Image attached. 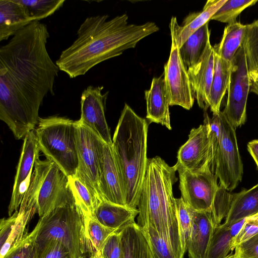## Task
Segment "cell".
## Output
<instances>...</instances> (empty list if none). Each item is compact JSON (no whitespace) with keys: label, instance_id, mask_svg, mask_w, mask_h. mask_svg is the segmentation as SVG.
Returning a JSON list of instances; mask_svg holds the SVG:
<instances>
[{"label":"cell","instance_id":"cell-18","mask_svg":"<svg viewBox=\"0 0 258 258\" xmlns=\"http://www.w3.org/2000/svg\"><path fill=\"white\" fill-rule=\"evenodd\" d=\"M146 101V118L171 130L169 107L170 98L164 75L153 78L149 90L145 91Z\"/></svg>","mask_w":258,"mask_h":258},{"label":"cell","instance_id":"cell-17","mask_svg":"<svg viewBox=\"0 0 258 258\" xmlns=\"http://www.w3.org/2000/svg\"><path fill=\"white\" fill-rule=\"evenodd\" d=\"M99 186L103 201L126 207L112 145L105 143L103 146Z\"/></svg>","mask_w":258,"mask_h":258},{"label":"cell","instance_id":"cell-39","mask_svg":"<svg viewBox=\"0 0 258 258\" xmlns=\"http://www.w3.org/2000/svg\"><path fill=\"white\" fill-rule=\"evenodd\" d=\"M100 252L103 258H121L122 242L120 231L113 233L108 237Z\"/></svg>","mask_w":258,"mask_h":258},{"label":"cell","instance_id":"cell-24","mask_svg":"<svg viewBox=\"0 0 258 258\" xmlns=\"http://www.w3.org/2000/svg\"><path fill=\"white\" fill-rule=\"evenodd\" d=\"M258 212V183L232 195L230 210L222 224L225 226Z\"/></svg>","mask_w":258,"mask_h":258},{"label":"cell","instance_id":"cell-40","mask_svg":"<svg viewBox=\"0 0 258 258\" xmlns=\"http://www.w3.org/2000/svg\"><path fill=\"white\" fill-rule=\"evenodd\" d=\"M38 258L74 257L61 243L56 240H51L39 251Z\"/></svg>","mask_w":258,"mask_h":258},{"label":"cell","instance_id":"cell-45","mask_svg":"<svg viewBox=\"0 0 258 258\" xmlns=\"http://www.w3.org/2000/svg\"><path fill=\"white\" fill-rule=\"evenodd\" d=\"M88 254V255H84L82 258H103L100 251Z\"/></svg>","mask_w":258,"mask_h":258},{"label":"cell","instance_id":"cell-35","mask_svg":"<svg viewBox=\"0 0 258 258\" xmlns=\"http://www.w3.org/2000/svg\"><path fill=\"white\" fill-rule=\"evenodd\" d=\"M141 229L148 243L153 258H178L168 242L153 228L146 226Z\"/></svg>","mask_w":258,"mask_h":258},{"label":"cell","instance_id":"cell-28","mask_svg":"<svg viewBox=\"0 0 258 258\" xmlns=\"http://www.w3.org/2000/svg\"><path fill=\"white\" fill-rule=\"evenodd\" d=\"M246 28L247 25L238 22L228 24L220 42L213 47L215 52L223 59L231 62L243 43Z\"/></svg>","mask_w":258,"mask_h":258},{"label":"cell","instance_id":"cell-29","mask_svg":"<svg viewBox=\"0 0 258 258\" xmlns=\"http://www.w3.org/2000/svg\"><path fill=\"white\" fill-rule=\"evenodd\" d=\"M68 178L75 204L81 212L83 219L94 217L95 211L100 203L76 176H70Z\"/></svg>","mask_w":258,"mask_h":258},{"label":"cell","instance_id":"cell-43","mask_svg":"<svg viewBox=\"0 0 258 258\" xmlns=\"http://www.w3.org/2000/svg\"><path fill=\"white\" fill-rule=\"evenodd\" d=\"M245 221V218L242 219L236 222H235L228 227L230 233L234 238L238 234L241 229Z\"/></svg>","mask_w":258,"mask_h":258},{"label":"cell","instance_id":"cell-44","mask_svg":"<svg viewBox=\"0 0 258 258\" xmlns=\"http://www.w3.org/2000/svg\"><path fill=\"white\" fill-rule=\"evenodd\" d=\"M250 91L258 95V78L251 81Z\"/></svg>","mask_w":258,"mask_h":258},{"label":"cell","instance_id":"cell-36","mask_svg":"<svg viewBox=\"0 0 258 258\" xmlns=\"http://www.w3.org/2000/svg\"><path fill=\"white\" fill-rule=\"evenodd\" d=\"M39 228V223L38 222L33 231L11 248L3 258H38L36 237Z\"/></svg>","mask_w":258,"mask_h":258},{"label":"cell","instance_id":"cell-13","mask_svg":"<svg viewBox=\"0 0 258 258\" xmlns=\"http://www.w3.org/2000/svg\"><path fill=\"white\" fill-rule=\"evenodd\" d=\"M171 37V46L167 62L164 65V77L170 98V106L178 105L189 110L195 98L187 72L181 58L179 47Z\"/></svg>","mask_w":258,"mask_h":258},{"label":"cell","instance_id":"cell-9","mask_svg":"<svg viewBox=\"0 0 258 258\" xmlns=\"http://www.w3.org/2000/svg\"><path fill=\"white\" fill-rule=\"evenodd\" d=\"M36 237L39 252L50 241L56 240L69 250L74 258L87 253L84 219L76 204L57 207L40 218Z\"/></svg>","mask_w":258,"mask_h":258},{"label":"cell","instance_id":"cell-38","mask_svg":"<svg viewBox=\"0 0 258 258\" xmlns=\"http://www.w3.org/2000/svg\"><path fill=\"white\" fill-rule=\"evenodd\" d=\"M258 233V212L245 218L244 224L238 234L233 239L232 245L235 247L248 240Z\"/></svg>","mask_w":258,"mask_h":258},{"label":"cell","instance_id":"cell-14","mask_svg":"<svg viewBox=\"0 0 258 258\" xmlns=\"http://www.w3.org/2000/svg\"><path fill=\"white\" fill-rule=\"evenodd\" d=\"M103 86H89L81 97V124L92 131L106 144L112 145L110 130L105 116V103L108 92L103 94Z\"/></svg>","mask_w":258,"mask_h":258},{"label":"cell","instance_id":"cell-8","mask_svg":"<svg viewBox=\"0 0 258 258\" xmlns=\"http://www.w3.org/2000/svg\"><path fill=\"white\" fill-rule=\"evenodd\" d=\"M35 130L38 148L68 177L76 176L78 168L77 121L53 116L40 118Z\"/></svg>","mask_w":258,"mask_h":258},{"label":"cell","instance_id":"cell-12","mask_svg":"<svg viewBox=\"0 0 258 258\" xmlns=\"http://www.w3.org/2000/svg\"><path fill=\"white\" fill-rule=\"evenodd\" d=\"M177 159L175 165L194 173L211 168L212 145L206 122L190 131L187 141L178 151Z\"/></svg>","mask_w":258,"mask_h":258},{"label":"cell","instance_id":"cell-30","mask_svg":"<svg viewBox=\"0 0 258 258\" xmlns=\"http://www.w3.org/2000/svg\"><path fill=\"white\" fill-rule=\"evenodd\" d=\"M87 253L100 251L108 237L119 231L107 228L95 218L84 219Z\"/></svg>","mask_w":258,"mask_h":258},{"label":"cell","instance_id":"cell-5","mask_svg":"<svg viewBox=\"0 0 258 258\" xmlns=\"http://www.w3.org/2000/svg\"><path fill=\"white\" fill-rule=\"evenodd\" d=\"M29 186L20 207L33 210L40 218L54 209L75 204L68 177L52 161L35 160Z\"/></svg>","mask_w":258,"mask_h":258},{"label":"cell","instance_id":"cell-37","mask_svg":"<svg viewBox=\"0 0 258 258\" xmlns=\"http://www.w3.org/2000/svg\"><path fill=\"white\" fill-rule=\"evenodd\" d=\"M177 217L182 249L185 253L186 245L191 228L192 210L184 203L181 198L176 199Z\"/></svg>","mask_w":258,"mask_h":258},{"label":"cell","instance_id":"cell-1","mask_svg":"<svg viewBox=\"0 0 258 258\" xmlns=\"http://www.w3.org/2000/svg\"><path fill=\"white\" fill-rule=\"evenodd\" d=\"M47 26L33 21L0 48V119L17 139L35 130L44 97L54 95L59 68L46 48Z\"/></svg>","mask_w":258,"mask_h":258},{"label":"cell","instance_id":"cell-11","mask_svg":"<svg viewBox=\"0 0 258 258\" xmlns=\"http://www.w3.org/2000/svg\"><path fill=\"white\" fill-rule=\"evenodd\" d=\"M244 43L238 50L231 63L227 98L223 114L235 127L243 124L246 118V104L250 90Z\"/></svg>","mask_w":258,"mask_h":258},{"label":"cell","instance_id":"cell-41","mask_svg":"<svg viewBox=\"0 0 258 258\" xmlns=\"http://www.w3.org/2000/svg\"><path fill=\"white\" fill-rule=\"evenodd\" d=\"M234 249L233 258H258V233Z\"/></svg>","mask_w":258,"mask_h":258},{"label":"cell","instance_id":"cell-21","mask_svg":"<svg viewBox=\"0 0 258 258\" xmlns=\"http://www.w3.org/2000/svg\"><path fill=\"white\" fill-rule=\"evenodd\" d=\"M35 212L20 207L8 218H3L0 224L1 258L18 244L28 234L26 226Z\"/></svg>","mask_w":258,"mask_h":258},{"label":"cell","instance_id":"cell-2","mask_svg":"<svg viewBox=\"0 0 258 258\" xmlns=\"http://www.w3.org/2000/svg\"><path fill=\"white\" fill-rule=\"evenodd\" d=\"M107 15L88 17L78 29L77 37L63 50L55 63L70 78L86 74L99 63L133 48L142 39L157 32L152 22L128 24L124 14L108 20Z\"/></svg>","mask_w":258,"mask_h":258},{"label":"cell","instance_id":"cell-25","mask_svg":"<svg viewBox=\"0 0 258 258\" xmlns=\"http://www.w3.org/2000/svg\"><path fill=\"white\" fill-rule=\"evenodd\" d=\"M231 62L215 52L214 75L209 97V104L213 114L220 113L222 100L228 89Z\"/></svg>","mask_w":258,"mask_h":258},{"label":"cell","instance_id":"cell-31","mask_svg":"<svg viewBox=\"0 0 258 258\" xmlns=\"http://www.w3.org/2000/svg\"><path fill=\"white\" fill-rule=\"evenodd\" d=\"M233 237L222 224L215 228L205 258H233Z\"/></svg>","mask_w":258,"mask_h":258},{"label":"cell","instance_id":"cell-6","mask_svg":"<svg viewBox=\"0 0 258 258\" xmlns=\"http://www.w3.org/2000/svg\"><path fill=\"white\" fill-rule=\"evenodd\" d=\"M204 121L209 127L213 149L211 171L219 185L230 191L241 181L243 165L238 147L235 128L222 111L210 118L204 114Z\"/></svg>","mask_w":258,"mask_h":258},{"label":"cell","instance_id":"cell-20","mask_svg":"<svg viewBox=\"0 0 258 258\" xmlns=\"http://www.w3.org/2000/svg\"><path fill=\"white\" fill-rule=\"evenodd\" d=\"M191 210V228L186 245L188 257L205 258L216 227L211 213Z\"/></svg>","mask_w":258,"mask_h":258},{"label":"cell","instance_id":"cell-15","mask_svg":"<svg viewBox=\"0 0 258 258\" xmlns=\"http://www.w3.org/2000/svg\"><path fill=\"white\" fill-rule=\"evenodd\" d=\"M35 130L28 133L24 138L21 156L15 177L14 184L9 206V215L18 211L24 196L29 186L33 167L39 155Z\"/></svg>","mask_w":258,"mask_h":258},{"label":"cell","instance_id":"cell-7","mask_svg":"<svg viewBox=\"0 0 258 258\" xmlns=\"http://www.w3.org/2000/svg\"><path fill=\"white\" fill-rule=\"evenodd\" d=\"M173 166L178 173L181 198L185 204L195 211L211 213L215 226L220 225L228 214L232 195L218 183L211 169L194 173Z\"/></svg>","mask_w":258,"mask_h":258},{"label":"cell","instance_id":"cell-34","mask_svg":"<svg viewBox=\"0 0 258 258\" xmlns=\"http://www.w3.org/2000/svg\"><path fill=\"white\" fill-rule=\"evenodd\" d=\"M257 0H226L211 20L231 24L237 23V18L246 8L254 5Z\"/></svg>","mask_w":258,"mask_h":258},{"label":"cell","instance_id":"cell-23","mask_svg":"<svg viewBox=\"0 0 258 258\" xmlns=\"http://www.w3.org/2000/svg\"><path fill=\"white\" fill-rule=\"evenodd\" d=\"M139 214L137 209L102 201L97 207L94 218L101 224L110 229L120 231L127 225L135 222Z\"/></svg>","mask_w":258,"mask_h":258},{"label":"cell","instance_id":"cell-33","mask_svg":"<svg viewBox=\"0 0 258 258\" xmlns=\"http://www.w3.org/2000/svg\"><path fill=\"white\" fill-rule=\"evenodd\" d=\"M25 8L32 22L39 21L54 14L65 2L64 0H17Z\"/></svg>","mask_w":258,"mask_h":258},{"label":"cell","instance_id":"cell-26","mask_svg":"<svg viewBox=\"0 0 258 258\" xmlns=\"http://www.w3.org/2000/svg\"><path fill=\"white\" fill-rule=\"evenodd\" d=\"M122 253L121 258H153L147 240L135 222L120 230Z\"/></svg>","mask_w":258,"mask_h":258},{"label":"cell","instance_id":"cell-42","mask_svg":"<svg viewBox=\"0 0 258 258\" xmlns=\"http://www.w3.org/2000/svg\"><path fill=\"white\" fill-rule=\"evenodd\" d=\"M247 150L254 160L258 168V139L248 142L247 144Z\"/></svg>","mask_w":258,"mask_h":258},{"label":"cell","instance_id":"cell-22","mask_svg":"<svg viewBox=\"0 0 258 258\" xmlns=\"http://www.w3.org/2000/svg\"><path fill=\"white\" fill-rule=\"evenodd\" d=\"M32 22L17 0H0V41L13 36Z\"/></svg>","mask_w":258,"mask_h":258},{"label":"cell","instance_id":"cell-16","mask_svg":"<svg viewBox=\"0 0 258 258\" xmlns=\"http://www.w3.org/2000/svg\"><path fill=\"white\" fill-rule=\"evenodd\" d=\"M215 50L209 42L199 61L187 69L192 95L199 107H209V97L214 75Z\"/></svg>","mask_w":258,"mask_h":258},{"label":"cell","instance_id":"cell-3","mask_svg":"<svg viewBox=\"0 0 258 258\" xmlns=\"http://www.w3.org/2000/svg\"><path fill=\"white\" fill-rule=\"evenodd\" d=\"M176 170L159 156L148 159L138 206L137 224L151 226L165 239L178 258H183L173 185Z\"/></svg>","mask_w":258,"mask_h":258},{"label":"cell","instance_id":"cell-4","mask_svg":"<svg viewBox=\"0 0 258 258\" xmlns=\"http://www.w3.org/2000/svg\"><path fill=\"white\" fill-rule=\"evenodd\" d=\"M148 123L126 104L121 112L112 148L126 207L137 209L146 172Z\"/></svg>","mask_w":258,"mask_h":258},{"label":"cell","instance_id":"cell-10","mask_svg":"<svg viewBox=\"0 0 258 258\" xmlns=\"http://www.w3.org/2000/svg\"><path fill=\"white\" fill-rule=\"evenodd\" d=\"M76 140L79 164L76 176L100 203L103 201L99 184L103 146L105 143L90 129L80 123L78 120Z\"/></svg>","mask_w":258,"mask_h":258},{"label":"cell","instance_id":"cell-32","mask_svg":"<svg viewBox=\"0 0 258 258\" xmlns=\"http://www.w3.org/2000/svg\"><path fill=\"white\" fill-rule=\"evenodd\" d=\"M243 43L251 81L258 78V19L247 25Z\"/></svg>","mask_w":258,"mask_h":258},{"label":"cell","instance_id":"cell-27","mask_svg":"<svg viewBox=\"0 0 258 258\" xmlns=\"http://www.w3.org/2000/svg\"><path fill=\"white\" fill-rule=\"evenodd\" d=\"M209 22L190 35L179 48L183 64L187 69L200 59L210 41Z\"/></svg>","mask_w":258,"mask_h":258},{"label":"cell","instance_id":"cell-19","mask_svg":"<svg viewBox=\"0 0 258 258\" xmlns=\"http://www.w3.org/2000/svg\"><path fill=\"white\" fill-rule=\"evenodd\" d=\"M226 0H209L201 12L190 13L179 25L175 17H172L169 24L171 35L175 39L179 48L189 37L209 22L213 16Z\"/></svg>","mask_w":258,"mask_h":258}]
</instances>
